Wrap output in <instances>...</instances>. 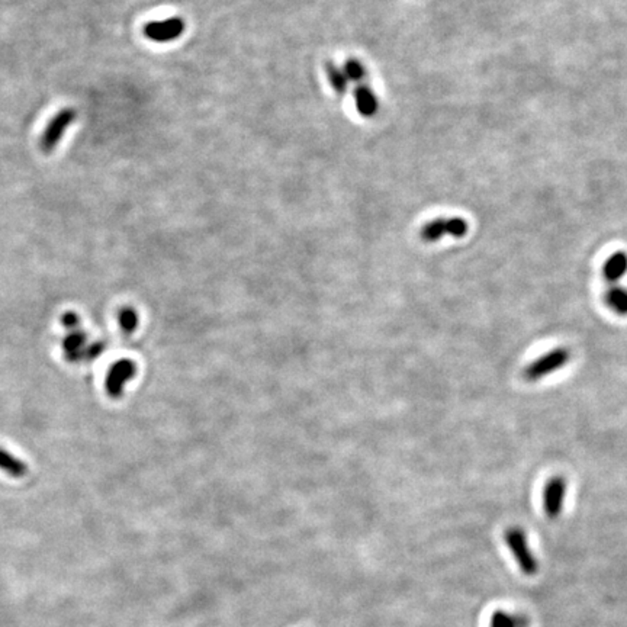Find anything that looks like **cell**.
I'll return each instance as SVG.
<instances>
[{"mask_svg": "<svg viewBox=\"0 0 627 627\" xmlns=\"http://www.w3.org/2000/svg\"><path fill=\"white\" fill-rule=\"evenodd\" d=\"M504 540L511 550L517 565L520 566V571L528 576L536 575L539 571V564L533 552L530 550L528 536H525L524 530H521L520 528H511L504 533Z\"/></svg>", "mask_w": 627, "mask_h": 627, "instance_id": "cell-1", "label": "cell"}, {"mask_svg": "<svg viewBox=\"0 0 627 627\" xmlns=\"http://www.w3.org/2000/svg\"><path fill=\"white\" fill-rule=\"evenodd\" d=\"M571 359V353L566 347H556L543 356L537 358L528 367L524 369L523 376L528 382H536L543 379L554 372L562 369Z\"/></svg>", "mask_w": 627, "mask_h": 627, "instance_id": "cell-2", "label": "cell"}, {"mask_svg": "<svg viewBox=\"0 0 627 627\" xmlns=\"http://www.w3.org/2000/svg\"><path fill=\"white\" fill-rule=\"evenodd\" d=\"M76 118H78V111L74 108H64L53 116V119L48 122L39 140V148L44 154H51L54 152L56 147L60 144L63 135L66 134L67 128L76 121Z\"/></svg>", "mask_w": 627, "mask_h": 627, "instance_id": "cell-3", "label": "cell"}, {"mask_svg": "<svg viewBox=\"0 0 627 627\" xmlns=\"http://www.w3.org/2000/svg\"><path fill=\"white\" fill-rule=\"evenodd\" d=\"M469 231V224L461 217L453 218H436L427 222L421 229V238L425 243H434L440 238L450 236L453 238H463Z\"/></svg>", "mask_w": 627, "mask_h": 627, "instance_id": "cell-4", "label": "cell"}, {"mask_svg": "<svg viewBox=\"0 0 627 627\" xmlns=\"http://www.w3.org/2000/svg\"><path fill=\"white\" fill-rule=\"evenodd\" d=\"M185 20L182 18H169L164 20H153L144 25L142 34L147 39L154 42H170L182 37L185 32Z\"/></svg>", "mask_w": 627, "mask_h": 627, "instance_id": "cell-5", "label": "cell"}, {"mask_svg": "<svg viewBox=\"0 0 627 627\" xmlns=\"http://www.w3.org/2000/svg\"><path fill=\"white\" fill-rule=\"evenodd\" d=\"M566 494V481L562 476L550 478L543 488V510L547 518L555 520L562 514Z\"/></svg>", "mask_w": 627, "mask_h": 627, "instance_id": "cell-6", "label": "cell"}, {"mask_svg": "<svg viewBox=\"0 0 627 627\" xmlns=\"http://www.w3.org/2000/svg\"><path fill=\"white\" fill-rule=\"evenodd\" d=\"M355 102L358 112L363 118H373L379 111L378 97H376L375 92L366 85H360L355 89Z\"/></svg>", "mask_w": 627, "mask_h": 627, "instance_id": "cell-7", "label": "cell"}, {"mask_svg": "<svg viewBox=\"0 0 627 627\" xmlns=\"http://www.w3.org/2000/svg\"><path fill=\"white\" fill-rule=\"evenodd\" d=\"M627 273V253L616 252L613 253L603 266L604 279L610 284H616Z\"/></svg>", "mask_w": 627, "mask_h": 627, "instance_id": "cell-8", "label": "cell"}, {"mask_svg": "<svg viewBox=\"0 0 627 627\" xmlns=\"http://www.w3.org/2000/svg\"><path fill=\"white\" fill-rule=\"evenodd\" d=\"M85 341H86L85 334L82 331H79L78 329L71 330L66 336V339L63 341V348H64L66 359L68 362H78V360H80L83 358Z\"/></svg>", "mask_w": 627, "mask_h": 627, "instance_id": "cell-9", "label": "cell"}, {"mask_svg": "<svg viewBox=\"0 0 627 627\" xmlns=\"http://www.w3.org/2000/svg\"><path fill=\"white\" fill-rule=\"evenodd\" d=\"M0 470H4L12 478H23L28 473V466L16 456H13L11 451L6 449L0 447Z\"/></svg>", "mask_w": 627, "mask_h": 627, "instance_id": "cell-10", "label": "cell"}, {"mask_svg": "<svg viewBox=\"0 0 627 627\" xmlns=\"http://www.w3.org/2000/svg\"><path fill=\"white\" fill-rule=\"evenodd\" d=\"M606 305L617 315H627V289L623 286H611L604 296Z\"/></svg>", "mask_w": 627, "mask_h": 627, "instance_id": "cell-11", "label": "cell"}, {"mask_svg": "<svg viewBox=\"0 0 627 627\" xmlns=\"http://www.w3.org/2000/svg\"><path fill=\"white\" fill-rule=\"evenodd\" d=\"M489 627H529V620L520 614L495 611L491 617Z\"/></svg>", "mask_w": 627, "mask_h": 627, "instance_id": "cell-12", "label": "cell"}, {"mask_svg": "<svg viewBox=\"0 0 627 627\" xmlns=\"http://www.w3.org/2000/svg\"><path fill=\"white\" fill-rule=\"evenodd\" d=\"M325 73H327V78L330 80L331 87L334 89L336 95L339 96H344L346 90H347V78L341 68H339L334 63L327 61L325 63Z\"/></svg>", "mask_w": 627, "mask_h": 627, "instance_id": "cell-13", "label": "cell"}, {"mask_svg": "<svg viewBox=\"0 0 627 627\" xmlns=\"http://www.w3.org/2000/svg\"><path fill=\"white\" fill-rule=\"evenodd\" d=\"M128 372H131L130 370V365L122 362V363H118L112 369V372L109 373V376H108V391H109V394L112 396L119 394L121 386H122V381L125 378H128Z\"/></svg>", "mask_w": 627, "mask_h": 627, "instance_id": "cell-14", "label": "cell"}, {"mask_svg": "<svg viewBox=\"0 0 627 627\" xmlns=\"http://www.w3.org/2000/svg\"><path fill=\"white\" fill-rule=\"evenodd\" d=\"M346 78L350 79L352 82H363V79L366 78V68L365 66L356 60V59H348L344 63V68H343Z\"/></svg>", "mask_w": 627, "mask_h": 627, "instance_id": "cell-15", "label": "cell"}, {"mask_svg": "<svg viewBox=\"0 0 627 627\" xmlns=\"http://www.w3.org/2000/svg\"><path fill=\"white\" fill-rule=\"evenodd\" d=\"M61 321H63V325L64 327L67 329V330H76L78 327H79V317L74 314V312H66L64 315H63V318H61Z\"/></svg>", "mask_w": 627, "mask_h": 627, "instance_id": "cell-16", "label": "cell"}]
</instances>
